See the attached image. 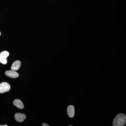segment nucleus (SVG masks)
I'll return each instance as SVG.
<instances>
[{"mask_svg":"<svg viewBox=\"0 0 126 126\" xmlns=\"http://www.w3.org/2000/svg\"><path fill=\"white\" fill-rule=\"evenodd\" d=\"M126 123V116L123 113L118 114L113 121V126H124Z\"/></svg>","mask_w":126,"mask_h":126,"instance_id":"f257e3e1","label":"nucleus"},{"mask_svg":"<svg viewBox=\"0 0 126 126\" xmlns=\"http://www.w3.org/2000/svg\"><path fill=\"white\" fill-rule=\"evenodd\" d=\"M10 85L8 83L3 82L0 83V93L7 92L10 90Z\"/></svg>","mask_w":126,"mask_h":126,"instance_id":"f03ea898","label":"nucleus"},{"mask_svg":"<svg viewBox=\"0 0 126 126\" xmlns=\"http://www.w3.org/2000/svg\"><path fill=\"white\" fill-rule=\"evenodd\" d=\"M9 55L8 51H4L0 53V63L3 64H6L7 63V58Z\"/></svg>","mask_w":126,"mask_h":126,"instance_id":"7ed1b4c3","label":"nucleus"},{"mask_svg":"<svg viewBox=\"0 0 126 126\" xmlns=\"http://www.w3.org/2000/svg\"><path fill=\"white\" fill-rule=\"evenodd\" d=\"M15 118L16 121L22 122L26 118V116L24 113H17L15 115Z\"/></svg>","mask_w":126,"mask_h":126,"instance_id":"20e7f679","label":"nucleus"},{"mask_svg":"<svg viewBox=\"0 0 126 126\" xmlns=\"http://www.w3.org/2000/svg\"><path fill=\"white\" fill-rule=\"evenodd\" d=\"M5 73L7 77L12 78H16L19 76L18 73L14 70H7L5 72Z\"/></svg>","mask_w":126,"mask_h":126,"instance_id":"39448f33","label":"nucleus"},{"mask_svg":"<svg viewBox=\"0 0 126 126\" xmlns=\"http://www.w3.org/2000/svg\"><path fill=\"white\" fill-rule=\"evenodd\" d=\"M67 113L68 116L71 118L74 117L75 115V108L74 106L70 105L68 106L67 109Z\"/></svg>","mask_w":126,"mask_h":126,"instance_id":"423d86ee","label":"nucleus"},{"mask_svg":"<svg viewBox=\"0 0 126 126\" xmlns=\"http://www.w3.org/2000/svg\"><path fill=\"white\" fill-rule=\"evenodd\" d=\"M21 63L19 60H16L12 64L11 67V70L16 71L19 69L21 66Z\"/></svg>","mask_w":126,"mask_h":126,"instance_id":"0eeeda50","label":"nucleus"},{"mask_svg":"<svg viewBox=\"0 0 126 126\" xmlns=\"http://www.w3.org/2000/svg\"><path fill=\"white\" fill-rule=\"evenodd\" d=\"M13 103L16 107L20 109H23L24 108V105L23 103L19 99H16L13 102Z\"/></svg>","mask_w":126,"mask_h":126,"instance_id":"6e6552de","label":"nucleus"},{"mask_svg":"<svg viewBox=\"0 0 126 126\" xmlns=\"http://www.w3.org/2000/svg\"><path fill=\"white\" fill-rule=\"evenodd\" d=\"M42 126H49V125L45 123H43V124H42Z\"/></svg>","mask_w":126,"mask_h":126,"instance_id":"1a4fd4ad","label":"nucleus"},{"mask_svg":"<svg viewBox=\"0 0 126 126\" xmlns=\"http://www.w3.org/2000/svg\"><path fill=\"white\" fill-rule=\"evenodd\" d=\"M7 125H0V126H7Z\"/></svg>","mask_w":126,"mask_h":126,"instance_id":"9d476101","label":"nucleus"},{"mask_svg":"<svg viewBox=\"0 0 126 126\" xmlns=\"http://www.w3.org/2000/svg\"><path fill=\"white\" fill-rule=\"evenodd\" d=\"M69 126H72V125H69Z\"/></svg>","mask_w":126,"mask_h":126,"instance_id":"9b49d317","label":"nucleus"},{"mask_svg":"<svg viewBox=\"0 0 126 126\" xmlns=\"http://www.w3.org/2000/svg\"><path fill=\"white\" fill-rule=\"evenodd\" d=\"M0 35H1V33H0Z\"/></svg>","mask_w":126,"mask_h":126,"instance_id":"f8f14e48","label":"nucleus"}]
</instances>
